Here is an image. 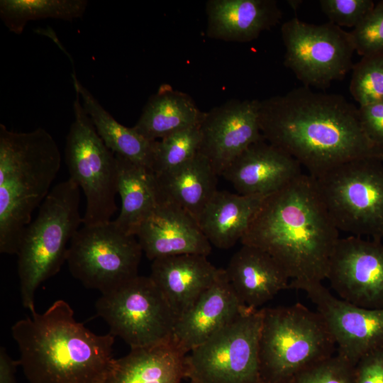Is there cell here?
I'll list each match as a JSON object with an SVG mask.
<instances>
[{
  "label": "cell",
  "mask_w": 383,
  "mask_h": 383,
  "mask_svg": "<svg viewBox=\"0 0 383 383\" xmlns=\"http://www.w3.org/2000/svg\"><path fill=\"white\" fill-rule=\"evenodd\" d=\"M259 121L263 138L313 177L354 160L383 162V148L365 134L358 107L340 94L302 85L260 100Z\"/></svg>",
  "instance_id": "1"
},
{
  "label": "cell",
  "mask_w": 383,
  "mask_h": 383,
  "mask_svg": "<svg viewBox=\"0 0 383 383\" xmlns=\"http://www.w3.org/2000/svg\"><path fill=\"white\" fill-rule=\"evenodd\" d=\"M339 238L315 178L303 173L264 199L240 243L273 257L293 289L326 279Z\"/></svg>",
  "instance_id": "2"
},
{
  "label": "cell",
  "mask_w": 383,
  "mask_h": 383,
  "mask_svg": "<svg viewBox=\"0 0 383 383\" xmlns=\"http://www.w3.org/2000/svg\"><path fill=\"white\" fill-rule=\"evenodd\" d=\"M11 331L30 383H105L115 336L77 322L67 301L58 299L43 313L18 321Z\"/></svg>",
  "instance_id": "3"
},
{
  "label": "cell",
  "mask_w": 383,
  "mask_h": 383,
  "mask_svg": "<svg viewBox=\"0 0 383 383\" xmlns=\"http://www.w3.org/2000/svg\"><path fill=\"white\" fill-rule=\"evenodd\" d=\"M61 154L45 129L16 132L0 124V252L17 255L34 210L50 193Z\"/></svg>",
  "instance_id": "4"
},
{
  "label": "cell",
  "mask_w": 383,
  "mask_h": 383,
  "mask_svg": "<svg viewBox=\"0 0 383 383\" xmlns=\"http://www.w3.org/2000/svg\"><path fill=\"white\" fill-rule=\"evenodd\" d=\"M80 188L71 179L57 183L39 206L20 242L18 274L23 306L31 313L41 283L58 273L67 260L68 243L79 229Z\"/></svg>",
  "instance_id": "5"
},
{
  "label": "cell",
  "mask_w": 383,
  "mask_h": 383,
  "mask_svg": "<svg viewBox=\"0 0 383 383\" xmlns=\"http://www.w3.org/2000/svg\"><path fill=\"white\" fill-rule=\"evenodd\" d=\"M262 309L260 383H290L305 370L335 354L334 338L317 311L300 303Z\"/></svg>",
  "instance_id": "6"
},
{
  "label": "cell",
  "mask_w": 383,
  "mask_h": 383,
  "mask_svg": "<svg viewBox=\"0 0 383 383\" xmlns=\"http://www.w3.org/2000/svg\"><path fill=\"white\" fill-rule=\"evenodd\" d=\"M383 162L357 159L314 177L339 231L383 238Z\"/></svg>",
  "instance_id": "7"
},
{
  "label": "cell",
  "mask_w": 383,
  "mask_h": 383,
  "mask_svg": "<svg viewBox=\"0 0 383 383\" xmlns=\"http://www.w3.org/2000/svg\"><path fill=\"white\" fill-rule=\"evenodd\" d=\"M74 121L66 137L65 160L71 178L86 198L83 225L111 221L116 211L118 167L116 155L98 135L77 92Z\"/></svg>",
  "instance_id": "8"
},
{
  "label": "cell",
  "mask_w": 383,
  "mask_h": 383,
  "mask_svg": "<svg viewBox=\"0 0 383 383\" xmlns=\"http://www.w3.org/2000/svg\"><path fill=\"white\" fill-rule=\"evenodd\" d=\"M96 313L110 333L132 348L153 346L171 340L177 316L150 276H136L101 294Z\"/></svg>",
  "instance_id": "9"
},
{
  "label": "cell",
  "mask_w": 383,
  "mask_h": 383,
  "mask_svg": "<svg viewBox=\"0 0 383 383\" xmlns=\"http://www.w3.org/2000/svg\"><path fill=\"white\" fill-rule=\"evenodd\" d=\"M262 309H247L185 357L195 383H260L258 345Z\"/></svg>",
  "instance_id": "10"
},
{
  "label": "cell",
  "mask_w": 383,
  "mask_h": 383,
  "mask_svg": "<svg viewBox=\"0 0 383 383\" xmlns=\"http://www.w3.org/2000/svg\"><path fill=\"white\" fill-rule=\"evenodd\" d=\"M142 253L137 237L111 221L83 225L70 243L66 261L75 279L104 294L138 275Z\"/></svg>",
  "instance_id": "11"
},
{
  "label": "cell",
  "mask_w": 383,
  "mask_h": 383,
  "mask_svg": "<svg viewBox=\"0 0 383 383\" xmlns=\"http://www.w3.org/2000/svg\"><path fill=\"white\" fill-rule=\"evenodd\" d=\"M284 65L308 87L325 89L352 71L355 52L350 32L327 22L313 24L296 17L281 26Z\"/></svg>",
  "instance_id": "12"
},
{
  "label": "cell",
  "mask_w": 383,
  "mask_h": 383,
  "mask_svg": "<svg viewBox=\"0 0 383 383\" xmlns=\"http://www.w3.org/2000/svg\"><path fill=\"white\" fill-rule=\"evenodd\" d=\"M326 279L340 299L363 308L383 309V244L354 235L339 238Z\"/></svg>",
  "instance_id": "13"
},
{
  "label": "cell",
  "mask_w": 383,
  "mask_h": 383,
  "mask_svg": "<svg viewBox=\"0 0 383 383\" xmlns=\"http://www.w3.org/2000/svg\"><path fill=\"white\" fill-rule=\"evenodd\" d=\"M293 289L307 294L334 338L336 353L354 366L363 355L383 345V309L350 304L333 295L322 282Z\"/></svg>",
  "instance_id": "14"
},
{
  "label": "cell",
  "mask_w": 383,
  "mask_h": 383,
  "mask_svg": "<svg viewBox=\"0 0 383 383\" xmlns=\"http://www.w3.org/2000/svg\"><path fill=\"white\" fill-rule=\"evenodd\" d=\"M259 106L258 99H231L204 113L199 126V152L218 176L250 145L264 138Z\"/></svg>",
  "instance_id": "15"
},
{
  "label": "cell",
  "mask_w": 383,
  "mask_h": 383,
  "mask_svg": "<svg viewBox=\"0 0 383 383\" xmlns=\"http://www.w3.org/2000/svg\"><path fill=\"white\" fill-rule=\"evenodd\" d=\"M302 174L296 160L263 138L238 155L221 176L239 194L267 196Z\"/></svg>",
  "instance_id": "16"
},
{
  "label": "cell",
  "mask_w": 383,
  "mask_h": 383,
  "mask_svg": "<svg viewBox=\"0 0 383 383\" xmlns=\"http://www.w3.org/2000/svg\"><path fill=\"white\" fill-rule=\"evenodd\" d=\"M247 309L236 296L225 269H222L215 282L178 317L171 341L187 355Z\"/></svg>",
  "instance_id": "17"
},
{
  "label": "cell",
  "mask_w": 383,
  "mask_h": 383,
  "mask_svg": "<svg viewBox=\"0 0 383 383\" xmlns=\"http://www.w3.org/2000/svg\"><path fill=\"white\" fill-rule=\"evenodd\" d=\"M137 239L150 260L182 255L208 256L211 245L199 223L177 205L160 201L140 226Z\"/></svg>",
  "instance_id": "18"
},
{
  "label": "cell",
  "mask_w": 383,
  "mask_h": 383,
  "mask_svg": "<svg viewBox=\"0 0 383 383\" xmlns=\"http://www.w3.org/2000/svg\"><path fill=\"white\" fill-rule=\"evenodd\" d=\"M228 281L243 306L260 309L279 292L289 288V277L270 254L242 245L225 269Z\"/></svg>",
  "instance_id": "19"
},
{
  "label": "cell",
  "mask_w": 383,
  "mask_h": 383,
  "mask_svg": "<svg viewBox=\"0 0 383 383\" xmlns=\"http://www.w3.org/2000/svg\"><path fill=\"white\" fill-rule=\"evenodd\" d=\"M221 270L206 255L182 254L152 260L150 277L178 318L215 282Z\"/></svg>",
  "instance_id": "20"
},
{
  "label": "cell",
  "mask_w": 383,
  "mask_h": 383,
  "mask_svg": "<svg viewBox=\"0 0 383 383\" xmlns=\"http://www.w3.org/2000/svg\"><path fill=\"white\" fill-rule=\"evenodd\" d=\"M206 13L209 38L237 43L256 39L282 18L274 0H209Z\"/></svg>",
  "instance_id": "21"
},
{
  "label": "cell",
  "mask_w": 383,
  "mask_h": 383,
  "mask_svg": "<svg viewBox=\"0 0 383 383\" xmlns=\"http://www.w3.org/2000/svg\"><path fill=\"white\" fill-rule=\"evenodd\" d=\"M186 355L171 340L132 348L114 359L105 383H181L186 378Z\"/></svg>",
  "instance_id": "22"
},
{
  "label": "cell",
  "mask_w": 383,
  "mask_h": 383,
  "mask_svg": "<svg viewBox=\"0 0 383 383\" xmlns=\"http://www.w3.org/2000/svg\"><path fill=\"white\" fill-rule=\"evenodd\" d=\"M265 197L217 190L203 210L199 226L211 245L229 249L240 241Z\"/></svg>",
  "instance_id": "23"
},
{
  "label": "cell",
  "mask_w": 383,
  "mask_h": 383,
  "mask_svg": "<svg viewBox=\"0 0 383 383\" xmlns=\"http://www.w3.org/2000/svg\"><path fill=\"white\" fill-rule=\"evenodd\" d=\"M155 176L160 199L177 205L197 223L218 190V175L208 159L200 152L185 164Z\"/></svg>",
  "instance_id": "24"
},
{
  "label": "cell",
  "mask_w": 383,
  "mask_h": 383,
  "mask_svg": "<svg viewBox=\"0 0 383 383\" xmlns=\"http://www.w3.org/2000/svg\"><path fill=\"white\" fill-rule=\"evenodd\" d=\"M204 113L189 94L162 84L149 97L133 128L145 138L158 140L199 126Z\"/></svg>",
  "instance_id": "25"
},
{
  "label": "cell",
  "mask_w": 383,
  "mask_h": 383,
  "mask_svg": "<svg viewBox=\"0 0 383 383\" xmlns=\"http://www.w3.org/2000/svg\"><path fill=\"white\" fill-rule=\"evenodd\" d=\"M118 167L117 192L121 199V212L114 223L124 233L135 235L144 221L160 201L152 170L116 155Z\"/></svg>",
  "instance_id": "26"
},
{
  "label": "cell",
  "mask_w": 383,
  "mask_h": 383,
  "mask_svg": "<svg viewBox=\"0 0 383 383\" xmlns=\"http://www.w3.org/2000/svg\"><path fill=\"white\" fill-rule=\"evenodd\" d=\"M72 79L82 106L106 147L115 155L151 170L155 140L145 138L133 127L121 124L79 82L74 73L72 74Z\"/></svg>",
  "instance_id": "27"
},
{
  "label": "cell",
  "mask_w": 383,
  "mask_h": 383,
  "mask_svg": "<svg viewBox=\"0 0 383 383\" xmlns=\"http://www.w3.org/2000/svg\"><path fill=\"white\" fill-rule=\"evenodd\" d=\"M87 5V0H1L0 17L10 32L20 35L31 21L81 18Z\"/></svg>",
  "instance_id": "28"
},
{
  "label": "cell",
  "mask_w": 383,
  "mask_h": 383,
  "mask_svg": "<svg viewBox=\"0 0 383 383\" xmlns=\"http://www.w3.org/2000/svg\"><path fill=\"white\" fill-rule=\"evenodd\" d=\"M199 126L155 141L151 168L155 174L171 171L199 152L201 139Z\"/></svg>",
  "instance_id": "29"
},
{
  "label": "cell",
  "mask_w": 383,
  "mask_h": 383,
  "mask_svg": "<svg viewBox=\"0 0 383 383\" xmlns=\"http://www.w3.org/2000/svg\"><path fill=\"white\" fill-rule=\"evenodd\" d=\"M349 90L359 106L383 101V54L354 64Z\"/></svg>",
  "instance_id": "30"
},
{
  "label": "cell",
  "mask_w": 383,
  "mask_h": 383,
  "mask_svg": "<svg viewBox=\"0 0 383 383\" xmlns=\"http://www.w3.org/2000/svg\"><path fill=\"white\" fill-rule=\"evenodd\" d=\"M355 52L362 57L383 54V1L350 31Z\"/></svg>",
  "instance_id": "31"
},
{
  "label": "cell",
  "mask_w": 383,
  "mask_h": 383,
  "mask_svg": "<svg viewBox=\"0 0 383 383\" xmlns=\"http://www.w3.org/2000/svg\"><path fill=\"white\" fill-rule=\"evenodd\" d=\"M290 383H355L354 365L335 353L305 370Z\"/></svg>",
  "instance_id": "32"
},
{
  "label": "cell",
  "mask_w": 383,
  "mask_h": 383,
  "mask_svg": "<svg viewBox=\"0 0 383 383\" xmlns=\"http://www.w3.org/2000/svg\"><path fill=\"white\" fill-rule=\"evenodd\" d=\"M321 11L329 22L342 28H355L374 8L372 0H320Z\"/></svg>",
  "instance_id": "33"
},
{
  "label": "cell",
  "mask_w": 383,
  "mask_h": 383,
  "mask_svg": "<svg viewBox=\"0 0 383 383\" xmlns=\"http://www.w3.org/2000/svg\"><path fill=\"white\" fill-rule=\"evenodd\" d=\"M355 383H383V345L363 355L354 366Z\"/></svg>",
  "instance_id": "34"
},
{
  "label": "cell",
  "mask_w": 383,
  "mask_h": 383,
  "mask_svg": "<svg viewBox=\"0 0 383 383\" xmlns=\"http://www.w3.org/2000/svg\"><path fill=\"white\" fill-rule=\"evenodd\" d=\"M358 113L365 134L383 148V101L358 106Z\"/></svg>",
  "instance_id": "35"
},
{
  "label": "cell",
  "mask_w": 383,
  "mask_h": 383,
  "mask_svg": "<svg viewBox=\"0 0 383 383\" xmlns=\"http://www.w3.org/2000/svg\"><path fill=\"white\" fill-rule=\"evenodd\" d=\"M19 365L6 353L4 347L0 349V383H16V370Z\"/></svg>",
  "instance_id": "36"
},
{
  "label": "cell",
  "mask_w": 383,
  "mask_h": 383,
  "mask_svg": "<svg viewBox=\"0 0 383 383\" xmlns=\"http://www.w3.org/2000/svg\"><path fill=\"white\" fill-rule=\"evenodd\" d=\"M190 383H195V382H191V381H190Z\"/></svg>",
  "instance_id": "37"
}]
</instances>
